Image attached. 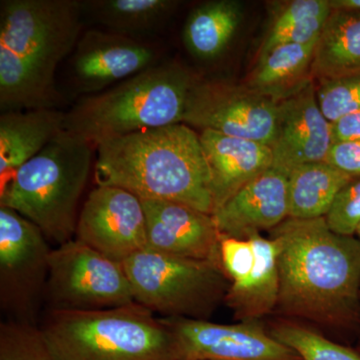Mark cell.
<instances>
[{
  "instance_id": "cell-1",
  "label": "cell",
  "mask_w": 360,
  "mask_h": 360,
  "mask_svg": "<svg viewBox=\"0 0 360 360\" xmlns=\"http://www.w3.org/2000/svg\"><path fill=\"white\" fill-rule=\"evenodd\" d=\"M277 245L276 311L324 326H347L360 315V241L326 219L288 217L269 231Z\"/></svg>"
},
{
  "instance_id": "cell-2",
  "label": "cell",
  "mask_w": 360,
  "mask_h": 360,
  "mask_svg": "<svg viewBox=\"0 0 360 360\" xmlns=\"http://www.w3.org/2000/svg\"><path fill=\"white\" fill-rule=\"evenodd\" d=\"M82 1L0 2V110L56 108V75L82 32Z\"/></svg>"
},
{
  "instance_id": "cell-3",
  "label": "cell",
  "mask_w": 360,
  "mask_h": 360,
  "mask_svg": "<svg viewBox=\"0 0 360 360\" xmlns=\"http://www.w3.org/2000/svg\"><path fill=\"white\" fill-rule=\"evenodd\" d=\"M96 186L125 189L141 200L214 210L200 134L184 123L106 139L96 146Z\"/></svg>"
},
{
  "instance_id": "cell-4",
  "label": "cell",
  "mask_w": 360,
  "mask_h": 360,
  "mask_svg": "<svg viewBox=\"0 0 360 360\" xmlns=\"http://www.w3.org/2000/svg\"><path fill=\"white\" fill-rule=\"evenodd\" d=\"M198 82L184 66L158 63L84 97L66 113L65 130L96 148L106 139L184 123L189 97Z\"/></svg>"
},
{
  "instance_id": "cell-5",
  "label": "cell",
  "mask_w": 360,
  "mask_h": 360,
  "mask_svg": "<svg viewBox=\"0 0 360 360\" xmlns=\"http://www.w3.org/2000/svg\"><path fill=\"white\" fill-rule=\"evenodd\" d=\"M94 148L63 130L1 186L0 206L37 225L56 246L75 238Z\"/></svg>"
},
{
  "instance_id": "cell-6",
  "label": "cell",
  "mask_w": 360,
  "mask_h": 360,
  "mask_svg": "<svg viewBox=\"0 0 360 360\" xmlns=\"http://www.w3.org/2000/svg\"><path fill=\"white\" fill-rule=\"evenodd\" d=\"M39 328L53 360H176L170 329L137 302L46 311Z\"/></svg>"
},
{
  "instance_id": "cell-7",
  "label": "cell",
  "mask_w": 360,
  "mask_h": 360,
  "mask_svg": "<svg viewBox=\"0 0 360 360\" xmlns=\"http://www.w3.org/2000/svg\"><path fill=\"white\" fill-rule=\"evenodd\" d=\"M122 264L135 302L160 317L208 321L231 284L220 262L172 257L150 248Z\"/></svg>"
},
{
  "instance_id": "cell-8",
  "label": "cell",
  "mask_w": 360,
  "mask_h": 360,
  "mask_svg": "<svg viewBox=\"0 0 360 360\" xmlns=\"http://www.w3.org/2000/svg\"><path fill=\"white\" fill-rule=\"evenodd\" d=\"M135 302L122 264L77 238L52 248L46 311H89Z\"/></svg>"
},
{
  "instance_id": "cell-9",
  "label": "cell",
  "mask_w": 360,
  "mask_h": 360,
  "mask_svg": "<svg viewBox=\"0 0 360 360\" xmlns=\"http://www.w3.org/2000/svg\"><path fill=\"white\" fill-rule=\"evenodd\" d=\"M51 250L37 225L0 206V309L4 321L39 326Z\"/></svg>"
},
{
  "instance_id": "cell-10",
  "label": "cell",
  "mask_w": 360,
  "mask_h": 360,
  "mask_svg": "<svg viewBox=\"0 0 360 360\" xmlns=\"http://www.w3.org/2000/svg\"><path fill=\"white\" fill-rule=\"evenodd\" d=\"M277 103L246 87L198 82L189 97L184 123L229 136L262 142L276 139Z\"/></svg>"
},
{
  "instance_id": "cell-11",
  "label": "cell",
  "mask_w": 360,
  "mask_h": 360,
  "mask_svg": "<svg viewBox=\"0 0 360 360\" xmlns=\"http://www.w3.org/2000/svg\"><path fill=\"white\" fill-rule=\"evenodd\" d=\"M174 335L176 360H302L257 321L217 323L160 317Z\"/></svg>"
},
{
  "instance_id": "cell-12",
  "label": "cell",
  "mask_w": 360,
  "mask_h": 360,
  "mask_svg": "<svg viewBox=\"0 0 360 360\" xmlns=\"http://www.w3.org/2000/svg\"><path fill=\"white\" fill-rule=\"evenodd\" d=\"M75 238L123 264L148 248L141 198L120 187L97 186L80 210Z\"/></svg>"
},
{
  "instance_id": "cell-13",
  "label": "cell",
  "mask_w": 360,
  "mask_h": 360,
  "mask_svg": "<svg viewBox=\"0 0 360 360\" xmlns=\"http://www.w3.org/2000/svg\"><path fill=\"white\" fill-rule=\"evenodd\" d=\"M158 65V51L141 40L90 30L71 53L73 84L84 94H99Z\"/></svg>"
},
{
  "instance_id": "cell-14",
  "label": "cell",
  "mask_w": 360,
  "mask_h": 360,
  "mask_svg": "<svg viewBox=\"0 0 360 360\" xmlns=\"http://www.w3.org/2000/svg\"><path fill=\"white\" fill-rule=\"evenodd\" d=\"M272 167L290 174L307 163L326 161L333 148V127L317 103L314 80L292 96L279 101Z\"/></svg>"
},
{
  "instance_id": "cell-15",
  "label": "cell",
  "mask_w": 360,
  "mask_h": 360,
  "mask_svg": "<svg viewBox=\"0 0 360 360\" xmlns=\"http://www.w3.org/2000/svg\"><path fill=\"white\" fill-rule=\"evenodd\" d=\"M148 248L191 259L220 262V236L212 214L191 206L160 200H141Z\"/></svg>"
},
{
  "instance_id": "cell-16",
  "label": "cell",
  "mask_w": 360,
  "mask_h": 360,
  "mask_svg": "<svg viewBox=\"0 0 360 360\" xmlns=\"http://www.w3.org/2000/svg\"><path fill=\"white\" fill-rule=\"evenodd\" d=\"M288 175L271 167L213 212L220 236L248 239L272 231L288 217Z\"/></svg>"
},
{
  "instance_id": "cell-17",
  "label": "cell",
  "mask_w": 360,
  "mask_h": 360,
  "mask_svg": "<svg viewBox=\"0 0 360 360\" xmlns=\"http://www.w3.org/2000/svg\"><path fill=\"white\" fill-rule=\"evenodd\" d=\"M200 139L212 179L213 212L274 163L271 148L262 142L210 129L200 130Z\"/></svg>"
},
{
  "instance_id": "cell-18",
  "label": "cell",
  "mask_w": 360,
  "mask_h": 360,
  "mask_svg": "<svg viewBox=\"0 0 360 360\" xmlns=\"http://www.w3.org/2000/svg\"><path fill=\"white\" fill-rule=\"evenodd\" d=\"M65 112L58 108L6 111L0 116V179L16 170L65 130Z\"/></svg>"
},
{
  "instance_id": "cell-19",
  "label": "cell",
  "mask_w": 360,
  "mask_h": 360,
  "mask_svg": "<svg viewBox=\"0 0 360 360\" xmlns=\"http://www.w3.org/2000/svg\"><path fill=\"white\" fill-rule=\"evenodd\" d=\"M317 41L281 44L258 56L245 86L278 103L307 86L311 80Z\"/></svg>"
},
{
  "instance_id": "cell-20",
  "label": "cell",
  "mask_w": 360,
  "mask_h": 360,
  "mask_svg": "<svg viewBox=\"0 0 360 360\" xmlns=\"http://www.w3.org/2000/svg\"><path fill=\"white\" fill-rule=\"evenodd\" d=\"M243 21L236 0H212L196 6L187 18L184 42L193 58L214 60L229 46Z\"/></svg>"
},
{
  "instance_id": "cell-21",
  "label": "cell",
  "mask_w": 360,
  "mask_h": 360,
  "mask_svg": "<svg viewBox=\"0 0 360 360\" xmlns=\"http://www.w3.org/2000/svg\"><path fill=\"white\" fill-rule=\"evenodd\" d=\"M255 265L248 283L236 292H227L224 302L240 321H257L276 309L279 293L277 245L262 234L250 236Z\"/></svg>"
},
{
  "instance_id": "cell-22",
  "label": "cell",
  "mask_w": 360,
  "mask_h": 360,
  "mask_svg": "<svg viewBox=\"0 0 360 360\" xmlns=\"http://www.w3.org/2000/svg\"><path fill=\"white\" fill-rule=\"evenodd\" d=\"M355 179L328 161L307 163L288 174V217H326L341 188Z\"/></svg>"
},
{
  "instance_id": "cell-23",
  "label": "cell",
  "mask_w": 360,
  "mask_h": 360,
  "mask_svg": "<svg viewBox=\"0 0 360 360\" xmlns=\"http://www.w3.org/2000/svg\"><path fill=\"white\" fill-rule=\"evenodd\" d=\"M360 75V13L331 11L316 47L314 80Z\"/></svg>"
},
{
  "instance_id": "cell-24",
  "label": "cell",
  "mask_w": 360,
  "mask_h": 360,
  "mask_svg": "<svg viewBox=\"0 0 360 360\" xmlns=\"http://www.w3.org/2000/svg\"><path fill=\"white\" fill-rule=\"evenodd\" d=\"M179 4L174 0L82 1V13H89L106 32L139 40L155 32Z\"/></svg>"
},
{
  "instance_id": "cell-25",
  "label": "cell",
  "mask_w": 360,
  "mask_h": 360,
  "mask_svg": "<svg viewBox=\"0 0 360 360\" xmlns=\"http://www.w3.org/2000/svg\"><path fill=\"white\" fill-rule=\"evenodd\" d=\"M271 4V18L258 56L277 45L319 41L330 15L329 0H290Z\"/></svg>"
},
{
  "instance_id": "cell-26",
  "label": "cell",
  "mask_w": 360,
  "mask_h": 360,
  "mask_svg": "<svg viewBox=\"0 0 360 360\" xmlns=\"http://www.w3.org/2000/svg\"><path fill=\"white\" fill-rule=\"evenodd\" d=\"M269 333L276 340L295 350L302 360H360L357 350L338 345L295 322H277Z\"/></svg>"
},
{
  "instance_id": "cell-27",
  "label": "cell",
  "mask_w": 360,
  "mask_h": 360,
  "mask_svg": "<svg viewBox=\"0 0 360 360\" xmlns=\"http://www.w3.org/2000/svg\"><path fill=\"white\" fill-rule=\"evenodd\" d=\"M0 360H53L39 326L13 321L0 323Z\"/></svg>"
},
{
  "instance_id": "cell-28",
  "label": "cell",
  "mask_w": 360,
  "mask_h": 360,
  "mask_svg": "<svg viewBox=\"0 0 360 360\" xmlns=\"http://www.w3.org/2000/svg\"><path fill=\"white\" fill-rule=\"evenodd\" d=\"M317 103L329 122L360 111V75L314 80Z\"/></svg>"
},
{
  "instance_id": "cell-29",
  "label": "cell",
  "mask_w": 360,
  "mask_h": 360,
  "mask_svg": "<svg viewBox=\"0 0 360 360\" xmlns=\"http://www.w3.org/2000/svg\"><path fill=\"white\" fill-rule=\"evenodd\" d=\"M220 260L227 278V292H236L245 285L255 265V252L250 239L220 238Z\"/></svg>"
},
{
  "instance_id": "cell-30",
  "label": "cell",
  "mask_w": 360,
  "mask_h": 360,
  "mask_svg": "<svg viewBox=\"0 0 360 360\" xmlns=\"http://www.w3.org/2000/svg\"><path fill=\"white\" fill-rule=\"evenodd\" d=\"M324 219L335 233L355 236L360 225V177L341 188Z\"/></svg>"
},
{
  "instance_id": "cell-31",
  "label": "cell",
  "mask_w": 360,
  "mask_h": 360,
  "mask_svg": "<svg viewBox=\"0 0 360 360\" xmlns=\"http://www.w3.org/2000/svg\"><path fill=\"white\" fill-rule=\"evenodd\" d=\"M326 161L352 176L360 177V143L338 142L333 144Z\"/></svg>"
},
{
  "instance_id": "cell-32",
  "label": "cell",
  "mask_w": 360,
  "mask_h": 360,
  "mask_svg": "<svg viewBox=\"0 0 360 360\" xmlns=\"http://www.w3.org/2000/svg\"><path fill=\"white\" fill-rule=\"evenodd\" d=\"M333 141L360 143V111L343 116L331 123Z\"/></svg>"
},
{
  "instance_id": "cell-33",
  "label": "cell",
  "mask_w": 360,
  "mask_h": 360,
  "mask_svg": "<svg viewBox=\"0 0 360 360\" xmlns=\"http://www.w3.org/2000/svg\"><path fill=\"white\" fill-rule=\"evenodd\" d=\"M331 11L360 13V0H329Z\"/></svg>"
},
{
  "instance_id": "cell-34",
  "label": "cell",
  "mask_w": 360,
  "mask_h": 360,
  "mask_svg": "<svg viewBox=\"0 0 360 360\" xmlns=\"http://www.w3.org/2000/svg\"><path fill=\"white\" fill-rule=\"evenodd\" d=\"M355 238L359 239V240L360 241V225L359 229H357L356 234H355Z\"/></svg>"
},
{
  "instance_id": "cell-35",
  "label": "cell",
  "mask_w": 360,
  "mask_h": 360,
  "mask_svg": "<svg viewBox=\"0 0 360 360\" xmlns=\"http://www.w3.org/2000/svg\"><path fill=\"white\" fill-rule=\"evenodd\" d=\"M357 352H359V354H360V342H359V350H357Z\"/></svg>"
}]
</instances>
